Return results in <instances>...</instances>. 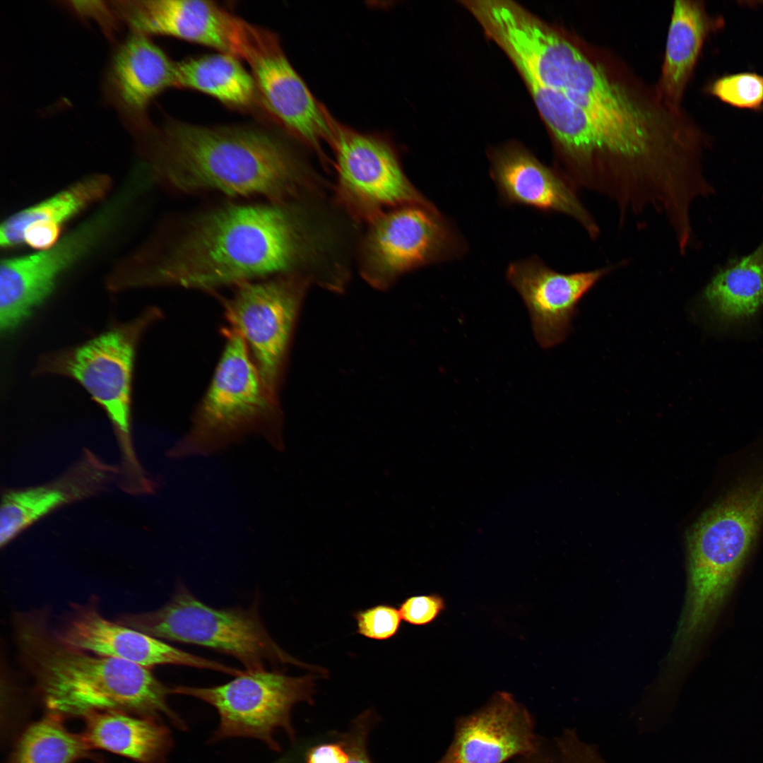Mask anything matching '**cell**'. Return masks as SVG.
Here are the masks:
<instances>
[{
    "label": "cell",
    "instance_id": "8",
    "mask_svg": "<svg viewBox=\"0 0 763 763\" xmlns=\"http://www.w3.org/2000/svg\"><path fill=\"white\" fill-rule=\"evenodd\" d=\"M162 317L150 307L129 322L118 324L83 344L42 356L35 373L69 377L80 384L108 416L131 481L146 473L131 441V386L138 345L148 328Z\"/></svg>",
    "mask_w": 763,
    "mask_h": 763
},
{
    "label": "cell",
    "instance_id": "24",
    "mask_svg": "<svg viewBox=\"0 0 763 763\" xmlns=\"http://www.w3.org/2000/svg\"><path fill=\"white\" fill-rule=\"evenodd\" d=\"M111 186L112 180L107 175H88L52 196L16 212L1 224V246L8 249L23 244V233L28 229L46 230L60 236L66 222L105 198Z\"/></svg>",
    "mask_w": 763,
    "mask_h": 763
},
{
    "label": "cell",
    "instance_id": "10",
    "mask_svg": "<svg viewBox=\"0 0 763 763\" xmlns=\"http://www.w3.org/2000/svg\"><path fill=\"white\" fill-rule=\"evenodd\" d=\"M319 676L315 673L290 676L280 669L245 670L220 685H177L170 688V694L196 697L216 709L220 723L213 741L233 737L253 738L279 751L276 732L282 729L291 740H295L291 710L299 702L314 704L316 680Z\"/></svg>",
    "mask_w": 763,
    "mask_h": 763
},
{
    "label": "cell",
    "instance_id": "13",
    "mask_svg": "<svg viewBox=\"0 0 763 763\" xmlns=\"http://www.w3.org/2000/svg\"><path fill=\"white\" fill-rule=\"evenodd\" d=\"M297 274L281 275L235 286L222 297L230 328L244 339L263 382L278 399L290 341L309 283Z\"/></svg>",
    "mask_w": 763,
    "mask_h": 763
},
{
    "label": "cell",
    "instance_id": "1",
    "mask_svg": "<svg viewBox=\"0 0 763 763\" xmlns=\"http://www.w3.org/2000/svg\"><path fill=\"white\" fill-rule=\"evenodd\" d=\"M526 85L552 138L556 170L576 190L606 198L623 218L688 196L699 131L616 54L572 35L555 86Z\"/></svg>",
    "mask_w": 763,
    "mask_h": 763
},
{
    "label": "cell",
    "instance_id": "27",
    "mask_svg": "<svg viewBox=\"0 0 763 763\" xmlns=\"http://www.w3.org/2000/svg\"><path fill=\"white\" fill-rule=\"evenodd\" d=\"M61 716L47 713L29 725L17 740L6 763H76L100 760L83 734L69 731Z\"/></svg>",
    "mask_w": 763,
    "mask_h": 763
},
{
    "label": "cell",
    "instance_id": "18",
    "mask_svg": "<svg viewBox=\"0 0 763 763\" xmlns=\"http://www.w3.org/2000/svg\"><path fill=\"white\" fill-rule=\"evenodd\" d=\"M62 644L101 656L151 668L172 664L222 672L233 676L241 670L174 647L118 622L105 618L96 605H75L56 629Z\"/></svg>",
    "mask_w": 763,
    "mask_h": 763
},
{
    "label": "cell",
    "instance_id": "2",
    "mask_svg": "<svg viewBox=\"0 0 763 763\" xmlns=\"http://www.w3.org/2000/svg\"><path fill=\"white\" fill-rule=\"evenodd\" d=\"M297 200L230 203L200 213L154 254L126 266L128 288H217L277 276L307 277L330 244ZM310 279V278H309Z\"/></svg>",
    "mask_w": 763,
    "mask_h": 763
},
{
    "label": "cell",
    "instance_id": "28",
    "mask_svg": "<svg viewBox=\"0 0 763 763\" xmlns=\"http://www.w3.org/2000/svg\"><path fill=\"white\" fill-rule=\"evenodd\" d=\"M711 93L721 101L740 108H757L763 103V76L740 73L715 81Z\"/></svg>",
    "mask_w": 763,
    "mask_h": 763
},
{
    "label": "cell",
    "instance_id": "21",
    "mask_svg": "<svg viewBox=\"0 0 763 763\" xmlns=\"http://www.w3.org/2000/svg\"><path fill=\"white\" fill-rule=\"evenodd\" d=\"M117 472L114 466L86 451L76 464L55 480L5 491L0 507L1 547L56 509L100 492Z\"/></svg>",
    "mask_w": 763,
    "mask_h": 763
},
{
    "label": "cell",
    "instance_id": "20",
    "mask_svg": "<svg viewBox=\"0 0 763 763\" xmlns=\"http://www.w3.org/2000/svg\"><path fill=\"white\" fill-rule=\"evenodd\" d=\"M175 66L148 36L131 34L110 58L102 89L105 98L126 125L137 135L148 129L150 102L175 83Z\"/></svg>",
    "mask_w": 763,
    "mask_h": 763
},
{
    "label": "cell",
    "instance_id": "14",
    "mask_svg": "<svg viewBox=\"0 0 763 763\" xmlns=\"http://www.w3.org/2000/svg\"><path fill=\"white\" fill-rule=\"evenodd\" d=\"M131 32L168 35L246 60L258 26L210 1L136 0L110 2Z\"/></svg>",
    "mask_w": 763,
    "mask_h": 763
},
{
    "label": "cell",
    "instance_id": "31",
    "mask_svg": "<svg viewBox=\"0 0 763 763\" xmlns=\"http://www.w3.org/2000/svg\"><path fill=\"white\" fill-rule=\"evenodd\" d=\"M374 719V713L366 711L354 720L347 732L339 735L338 740L349 755L348 763H372L367 750V738Z\"/></svg>",
    "mask_w": 763,
    "mask_h": 763
},
{
    "label": "cell",
    "instance_id": "3",
    "mask_svg": "<svg viewBox=\"0 0 763 763\" xmlns=\"http://www.w3.org/2000/svg\"><path fill=\"white\" fill-rule=\"evenodd\" d=\"M144 150L152 177L180 192L213 191L283 202L297 200L311 187L292 149L254 128L170 122Z\"/></svg>",
    "mask_w": 763,
    "mask_h": 763
},
{
    "label": "cell",
    "instance_id": "16",
    "mask_svg": "<svg viewBox=\"0 0 763 763\" xmlns=\"http://www.w3.org/2000/svg\"><path fill=\"white\" fill-rule=\"evenodd\" d=\"M259 98L290 135L323 155L331 114L319 102L285 54L277 36L264 29L247 60Z\"/></svg>",
    "mask_w": 763,
    "mask_h": 763
},
{
    "label": "cell",
    "instance_id": "22",
    "mask_svg": "<svg viewBox=\"0 0 763 763\" xmlns=\"http://www.w3.org/2000/svg\"><path fill=\"white\" fill-rule=\"evenodd\" d=\"M85 740L138 763H164L172 747L169 729L158 718L119 710L96 711L83 717Z\"/></svg>",
    "mask_w": 763,
    "mask_h": 763
},
{
    "label": "cell",
    "instance_id": "5",
    "mask_svg": "<svg viewBox=\"0 0 763 763\" xmlns=\"http://www.w3.org/2000/svg\"><path fill=\"white\" fill-rule=\"evenodd\" d=\"M763 524V471L709 508L687 537V586L675 636L702 644L731 595Z\"/></svg>",
    "mask_w": 763,
    "mask_h": 763
},
{
    "label": "cell",
    "instance_id": "6",
    "mask_svg": "<svg viewBox=\"0 0 763 763\" xmlns=\"http://www.w3.org/2000/svg\"><path fill=\"white\" fill-rule=\"evenodd\" d=\"M221 333L225 344L211 382L170 457L212 455L253 434L278 450L284 446L278 399L264 384L242 336L227 326Z\"/></svg>",
    "mask_w": 763,
    "mask_h": 763
},
{
    "label": "cell",
    "instance_id": "29",
    "mask_svg": "<svg viewBox=\"0 0 763 763\" xmlns=\"http://www.w3.org/2000/svg\"><path fill=\"white\" fill-rule=\"evenodd\" d=\"M357 633L365 638L385 641L395 637L400 630L401 615L398 608L389 603H379L352 613Z\"/></svg>",
    "mask_w": 763,
    "mask_h": 763
},
{
    "label": "cell",
    "instance_id": "33",
    "mask_svg": "<svg viewBox=\"0 0 763 763\" xmlns=\"http://www.w3.org/2000/svg\"><path fill=\"white\" fill-rule=\"evenodd\" d=\"M511 763H557L556 758L553 756L550 745L545 740L540 748L535 753L517 757L511 761Z\"/></svg>",
    "mask_w": 763,
    "mask_h": 763
},
{
    "label": "cell",
    "instance_id": "4",
    "mask_svg": "<svg viewBox=\"0 0 763 763\" xmlns=\"http://www.w3.org/2000/svg\"><path fill=\"white\" fill-rule=\"evenodd\" d=\"M13 627L20 661L48 713L64 718L106 710L156 718L163 715L179 729L187 728L167 704L170 687L151 668L69 647L55 637L40 613L17 615Z\"/></svg>",
    "mask_w": 763,
    "mask_h": 763
},
{
    "label": "cell",
    "instance_id": "23",
    "mask_svg": "<svg viewBox=\"0 0 763 763\" xmlns=\"http://www.w3.org/2000/svg\"><path fill=\"white\" fill-rule=\"evenodd\" d=\"M709 28L700 1L673 3L657 89L670 105L681 107L684 93Z\"/></svg>",
    "mask_w": 763,
    "mask_h": 763
},
{
    "label": "cell",
    "instance_id": "34",
    "mask_svg": "<svg viewBox=\"0 0 763 763\" xmlns=\"http://www.w3.org/2000/svg\"><path fill=\"white\" fill-rule=\"evenodd\" d=\"M274 763H299L297 758L294 755H287Z\"/></svg>",
    "mask_w": 763,
    "mask_h": 763
},
{
    "label": "cell",
    "instance_id": "17",
    "mask_svg": "<svg viewBox=\"0 0 763 763\" xmlns=\"http://www.w3.org/2000/svg\"><path fill=\"white\" fill-rule=\"evenodd\" d=\"M621 265L622 262L564 273L532 256L511 263L506 277L528 310L537 342L547 349L566 339L579 302L602 278Z\"/></svg>",
    "mask_w": 763,
    "mask_h": 763
},
{
    "label": "cell",
    "instance_id": "30",
    "mask_svg": "<svg viewBox=\"0 0 763 763\" xmlns=\"http://www.w3.org/2000/svg\"><path fill=\"white\" fill-rule=\"evenodd\" d=\"M402 620L414 626L431 624L446 608L444 598L438 593L412 595L398 605Z\"/></svg>",
    "mask_w": 763,
    "mask_h": 763
},
{
    "label": "cell",
    "instance_id": "19",
    "mask_svg": "<svg viewBox=\"0 0 763 763\" xmlns=\"http://www.w3.org/2000/svg\"><path fill=\"white\" fill-rule=\"evenodd\" d=\"M490 176L504 203L523 205L573 219L589 238L596 239L600 227L577 196L576 190L556 170L542 163L524 147L511 143L490 157Z\"/></svg>",
    "mask_w": 763,
    "mask_h": 763
},
{
    "label": "cell",
    "instance_id": "11",
    "mask_svg": "<svg viewBox=\"0 0 763 763\" xmlns=\"http://www.w3.org/2000/svg\"><path fill=\"white\" fill-rule=\"evenodd\" d=\"M368 225L360 247V272L378 289L416 268L459 258L466 249L457 230L432 203L390 209Z\"/></svg>",
    "mask_w": 763,
    "mask_h": 763
},
{
    "label": "cell",
    "instance_id": "15",
    "mask_svg": "<svg viewBox=\"0 0 763 763\" xmlns=\"http://www.w3.org/2000/svg\"><path fill=\"white\" fill-rule=\"evenodd\" d=\"M544 739L529 709L506 691L454 721L451 740L434 763H506L532 755Z\"/></svg>",
    "mask_w": 763,
    "mask_h": 763
},
{
    "label": "cell",
    "instance_id": "25",
    "mask_svg": "<svg viewBox=\"0 0 763 763\" xmlns=\"http://www.w3.org/2000/svg\"><path fill=\"white\" fill-rule=\"evenodd\" d=\"M702 305L722 324L754 316L763 304V242L750 254L729 261L701 294Z\"/></svg>",
    "mask_w": 763,
    "mask_h": 763
},
{
    "label": "cell",
    "instance_id": "9",
    "mask_svg": "<svg viewBox=\"0 0 763 763\" xmlns=\"http://www.w3.org/2000/svg\"><path fill=\"white\" fill-rule=\"evenodd\" d=\"M139 191L132 182L49 249L3 259L0 267V328L8 333L53 292L67 271L97 249L126 215Z\"/></svg>",
    "mask_w": 763,
    "mask_h": 763
},
{
    "label": "cell",
    "instance_id": "26",
    "mask_svg": "<svg viewBox=\"0 0 763 763\" xmlns=\"http://www.w3.org/2000/svg\"><path fill=\"white\" fill-rule=\"evenodd\" d=\"M175 87L200 91L242 110L249 108L259 97L252 75L239 59L223 52L176 63Z\"/></svg>",
    "mask_w": 763,
    "mask_h": 763
},
{
    "label": "cell",
    "instance_id": "7",
    "mask_svg": "<svg viewBox=\"0 0 763 763\" xmlns=\"http://www.w3.org/2000/svg\"><path fill=\"white\" fill-rule=\"evenodd\" d=\"M117 622L156 637L209 648L232 656L247 671L296 666L312 673L324 668L304 663L285 652L272 639L261 619L258 605L247 608H215L197 598L182 582L161 608L128 614Z\"/></svg>",
    "mask_w": 763,
    "mask_h": 763
},
{
    "label": "cell",
    "instance_id": "12",
    "mask_svg": "<svg viewBox=\"0 0 763 763\" xmlns=\"http://www.w3.org/2000/svg\"><path fill=\"white\" fill-rule=\"evenodd\" d=\"M330 126L336 199L355 219L368 223L390 209L432 204L408 179L389 141L357 131L331 115Z\"/></svg>",
    "mask_w": 763,
    "mask_h": 763
},
{
    "label": "cell",
    "instance_id": "32",
    "mask_svg": "<svg viewBox=\"0 0 763 763\" xmlns=\"http://www.w3.org/2000/svg\"><path fill=\"white\" fill-rule=\"evenodd\" d=\"M348 752L338 739L311 747L305 754L306 763H348Z\"/></svg>",
    "mask_w": 763,
    "mask_h": 763
}]
</instances>
